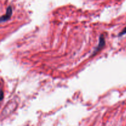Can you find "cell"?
<instances>
[{
    "mask_svg": "<svg viewBox=\"0 0 126 126\" xmlns=\"http://www.w3.org/2000/svg\"><path fill=\"white\" fill-rule=\"evenodd\" d=\"M105 43H106L105 38L104 35H103V34H101V35L100 36V38H99V43H98V46L95 47L94 51L93 52V54H92V57L94 56V55H95V54H97L98 52L100 51V50L105 47Z\"/></svg>",
    "mask_w": 126,
    "mask_h": 126,
    "instance_id": "1",
    "label": "cell"
},
{
    "mask_svg": "<svg viewBox=\"0 0 126 126\" xmlns=\"http://www.w3.org/2000/svg\"><path fill=\"white\" fill-rule=\"evenodd\" d=\"M126 33V28H124V30H123L122 31V32H121L120 33H119V36H123V34H125Z\"/></svg>",
    "mask_w": 126,
    "mask_h": 126,
    "instance_id": "3",
    "label": "cell"
},
{
    "mask_svg": "<svg viewBox=\"0 0 126 126\" xmlns=\"http://www.w3.org/2000/svg\"><path fill=\"white\" fill-rule=\"evenodd\" d=\"M12 14V8L11 6H8V7L6 9V14H5L4 16H2L1 17V22L2 23L4 22H6V21L8 20L9 19H10V18L11 17Z\"/></svg>",
    "mask_w": 126,
    "mask_h": 126,
    "instance_id": "2",
    "label": "cell"
},
{
    "mask_svg": "<svg viewBox=\"0 0 126 126\" xmlns=\"http://www.w3.org/2000/svg\"><path fill=\"white\" fill-rule=\"evenodd\" d=\"M3 98V92L1 91V100H2Z\"/></svg>",
    "mask_w": 126,
    "mask_h": 126,
    "instance_id": "4",
    "label": "cell"
}]
</instances>
